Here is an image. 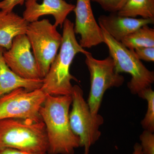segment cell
Listing matches in <instances>:
<instances>
[{"label": "cell", "instance_id": "1", "mask_svg": "<svg viewBox=\"0 0 154 154\" xmlns=\"http://www.w3.org/2000/svg\"><path fill=\"white\" fill-rule=\"evenodd\" d=\"M71 95H46L39 113L45 125L48 142L47 154H74L80 147L79 137L70 125Z\"/></svg>", "mask_w": 154, "mask_h": 154}, {"label": "cell", "instance_id": "2", "mask_svg": "<svg viewBox=\"0 0 154 154\" xmlns=\"http://www.w3.org/2000/svg\"><path fill=\"white\" fill-rule=\"evenodd\" d=\"M74 24L66 19L63 25L62 42L59 52L51 65L43 79L42 90L46 95L66 96L71 95L73 86L72 80H78L70 73L74 59L78 54L85 55L89 52L80 45L76 38Z\"/></svg>", "mask_w": 154, "mask_h": 154}, {"label": "cell", "instance_id": "3", "mask_svg": "<svg viewBox=\"0 0 154 154\" xmlns=\"http://www.w3.org/2000/svg\"><path fill=\"white\" fill-rule=\"evenodd\" d=\"M6 148L47 153L48 142L43 122L19 119L0 120V149Z\"/></svg>", "mask_w": 154, "mask_h": 154}, {"label": "cell", "instance_id": "4", "mask_svg": "<svg viewBox=\"0 0 154 154\" xmlns=\"http://www.w3.org/2000/svg\"><path fill=\"white\" fill-rule=\"evenodd\" d=\"M102 29V28H101ZM103 43L108 48L109 56L114 63L116 72L126 73L131 76L128 83L131 93L138 95L146 88L152 87L154 82V72L149 70L138 58L134 50L128 49L120 42L116 40L102 29Z\"/></svg>", "mask_w": 154, "mask_h": 154}, {"label": "cell", "instance_id": "5", "mask_svg": "<svg viewBox=\"0 0 154 154\" xmlns=\"http://www.w3.org/2000/svg\"><path fill=\"white\" fill-rule=\"evenodd\" d=\"M57 28L48 19L28 24L26 35L30 42L42 79L48 73L62 42V35Z\"/></svg>", "mask_w": 154, "mask_h": 154}, {"label": "cell", "instance_id": "6", "mask_svg": "<svg viewBox=\"0 0 154 154\" xmlns=\"http://www.w3.org/2000/svg\"><path fill=\"white\" fill-rule=\"evenodd\" d=\"M71 96L72 108L69 114L71 128L79 138L80 147L84 148V154H89L91 147L101 137L99 128L104 119L99 113H92L80 86H73Z\"/></svg>", "mask_w": 154, "mask_h": 154}, {"label": "cell", "instance_id": "7", "mask_svg": "<svg viewBox=\"0 0 154 154\" xmlns=\"http://www.w3.org/2000/svg\"><path fill=\"white\" fill-rule=\"evenodd\" d=\"M85 55L91 80L87 102L92 113L96 115L99 113L105 92L110 88L121 87L124 82L125 78L116 72L114 63L110 56L104 59L99 60L89 52Z\"/></svg>", "mask_w": 154, "mask_h": 154}, {"label": "cell", "instance_id": "8", "mask_svg": "<svg viewBox=\"0 0 154 154\" xmlns=\"http://www.w3.org/2000/svg\"><path fill=\"white\" fill-rule=\"evenodd\" d=\"M46 94L41 89L18 88L0 97V120L19 119L41 121L39 110Z\"/></svg>", "mask_w": 154, "mask_h": 154}, {"label": "cell", "instance_id": "9", "mask_svg": "<svg viewBox=\"0 0 154 154\" xmlns=\"http://www.w3.org/2000/svg\"><path fill=\"white\" fill-rule=\"evenodd\" d=\"M31 48L26 34L19 35L13 39L10 49L5 50L3 58L8 66L19 76L27 79H41Z\"/></svg>", "mask_w": 154, "mask_h": 154}, {"label": "cell", "instance_id": "10", "mask_svg": "<svg viewBox=\"0 0 154 154\" xmlns=\"http://www.w3.org/2000/svg\"><path fill=\"white\" fill-rule=\"evenodd\" d=\"M91 0H77L74 11L75 34L79 35V43L83 48H91L103 43L102 29L93 14Z\"/></svg>", "mask_w": 154, "mask_h": 154}, {"label": "cell", "instance_id": "11", "mask_svg": "<svg viewBox=\"0 0 154 154\" xmlns=\"http://www.w3.org/2000/svg\"><path fill=\"white\" fill-rule=\"evenodd\" d=\"M25 4L22 17L28 23L38 21L43 16L51 15L55 20L54 25L57 27L60 26L61 28L75 7L65 0H43L41 4L37 2V0H25Z\"/></svg>", "mask_w": 154, "mask_h": 154}, {"label": "cell", "instance_id": "12", "mask_svg": "<svg viewBox=\"0 0 154 154\" xmlns=\"http://www.w3.org/2000/svg\"><path fill=\"white\" fill-rule=\"evenodd\" d=\"M98 23L100 28L112 38L121 42L125 37L142 26L153 24L154 19L122 17L114 13L101 15L98 19Z\"/></svg>", "mask_w": 154, "mask_h": 154}, {"label": "cell", "instance_id": "13", "mask_svg": "<svg viewBox=\"0 0 154 154\" xmlns=\"http://www.w3.org/2000/svg\"><path fill=\"white\" fill-rule=\"evenodd\" d=\"M5 48L0 47V97L18 88L29 91L41 89L43 79H27L19 76L8 66L3 58Z\"/></svg>", "mask_w": 154, "mask_h": 154}, {"label": "cell", "instance_id": "14", "mask_svg": "<svg viewBox=\"0 0 154 154\" xmlns=\"http://www.w3.org/2000/svg\"><path fill=\"white\" fill-rule=\"evenodd\" d=\"M29 23L13 11H0V47L10 49L15 37L26 34Z\"/></svg>", "mask_w": 154, "mask_h": 154}, {"label": "cell", "instance_id": "15", "mask_svg": "<svg viewBox=\"0 0 154 154\" xmlns=\"http://www.w3.org/2000/svg\"><path fill=\"white\" fill-rule=\"evenodd\" d=\"M117 14L122 17L154 19V0H128Z\"/></svg>", "mask_w": 154, "mask_h": 154}, {"label": "cell", "instance_id": "16", "mask_svg": "<svg viewBox=\"0 0 154 154\" xmlns=\"http://www.w3.org/2000/svg\"><path fill=\"white\" fill-rule=\"evenodd\" d=\"M121 42L128 49L154 47V29L144 25L122 39Z\"/></svg>", "mask_w": 154, "mask_h": 154}, {"label": "cell", "instance_id": "17", "mask_svg": "<svg viewBox=\"0 0 154 154\" xmlns=\"http://www.w3.org/2000/svg\"><path fill=\"white\" fill-rule=\"evenodd\" d=\"M137 95L147 102L146 113L141 122L142 126L144 129L154 132V91L152 87H150L144 89Z\"/></svg>", "mask_w": 154, "mask_h": 154}, {"label": "cell", "instance_id": "18", "mask_svg": "<svg viewBox=\"0 0 154 154\" xmlns=\"http://www.w3.org/2000/svg\"><path fill=\"white\" fill-rule=\"evenodd\" d=\"M143 154H154V132L144 130L140 136Z\"/></svg>", "mask_w": 154, "mask_h": 154}, {"label": "cell", "instance_id": "19", "mask_svg": "<svg viewBox=\"0 0 154 154\" xmlns=\"http://www.w3.org/2000/svg\"><path fill=\"white\" fill-rule=\"evenodd\" d=\"M98 3L104 11L110 13H117L128 0H91Z\"/></svg>", "mask_w": 154, "mask_h": 154}, {"label": "cell", "instance_id": "20", "mask_svg": "<svg viewBox=\"0 0 154 154\" xmlns=\"http://www.w3.org/2000/svg\"><path fill=\"white\" fill-rule=\"evenodd\" d=\"M135 54L140 60L154 62V47H142L134 50Z\"/></svg>", "mask_w": 154, "mask_h": 154}, {"label": "cell", "instance_id": "21", "mask_svg": "<svg viewBox=\"0 0 154 154\" xmlns=\"http://www.w3.org/2000/svg\"><path fill=\"white\" fill-rule=\"evenodd\" d=\"M25 0H3L0 2V11L11 12L16 6H22Z\"/></svg>", "mask_w": 154, "mask_h": 154}, {"label": "cell", "instance_id": "22", "mask_svg": "<svg viewBox=\"0 0 154 154\" xmlns=\"http://www.w3.org/2000/svg\"><path fill=\"white\" fill-rule=\"evenodd\" d=\"M0 154H47V153H37L29 152L22 151L16 149L6 148L0 149Z\"/></svg>", "mask_w": 154, "mask_h": 154}, {"label": "cell", "instance_id": "23", "mask_svg": "<svg viewBox=\"0 0 154 154\" xmlns=\"http://www.w3.org/2000/svg\"><path fill=\"white\" fill-rule=\"evenodd\" d=\"M132 154H143L140 144L139 143L135 144L134 146L133 152Z\"/></svg>", "mask_w": 154, "mask_h": 154}]
</instances>
